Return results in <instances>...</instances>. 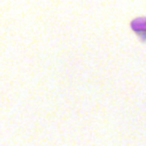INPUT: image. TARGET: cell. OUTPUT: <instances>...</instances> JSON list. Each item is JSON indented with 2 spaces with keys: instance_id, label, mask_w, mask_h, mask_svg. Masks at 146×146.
<instances>
[]
</instances>
